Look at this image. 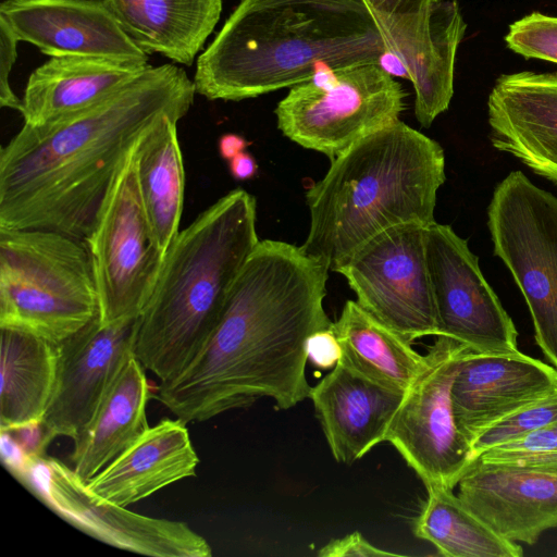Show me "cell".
<instances>
[{"label": "cell", "instance_id": "1", "mask_svg": "<svg viewBox=\"0 0 557 557\" xmlns=\"http://www.w3.org/2000/svg\"><path fill=\"white\" fill-rule=\"evenodd\" d=\"M329 271L301 247L260 240L216 326L193 360L161 382L158 400L188 423L262 397L284 410L309 398L307 343L333 323L323 306Z\"/></svg>", "mask_w": 557, "mask_h": 557}, {"label": "cell", "instance_id": "2", "mask_svg": "<svg viewBox=\"0 0 557 557\" xmlns=\"http://www.w3.org/2000/svg\"><path fill=\"white\" fill-rule=\"evenodd\" d=\"M196 88L171 63L147 65L103 100L22 128L0 150V227L84 240L121 165L163 116L182 120Z\"/></svg>", "mask_w": 557, "mask_h": 557}, {"label": "cell", "instance_id": "3", "mask_svg": "<svg viewBox=\"0 0 557 557\" xmlns=\"http://www.w3.org/2000/svg\"><path fill=\"white\" fill-rule=\"evenodd\" d=\"M388 54L358 0H242L202 52L196 92L239 101Z\"/></svg>", "mask_w": 557, "mask_h": 557}, {"label": "cell", "instance_id": "4", "mask_svg": "<svg viewBox=\"0 0 557 557\" xmlns=\"http://www.w3.org/2000/svg\"><path fill=\"white\" fill-rule=\"evenodd\" d=\"M445 154L434 139L400 120L331 161L306 194L309 233L302 250L331 271L376 234L403 223L430 225Z\"/></svg>", "mask_w": 557, "mask_h": 557}, {"label": "cell", "instance_id": "5", "mask_svg": "<svg viewBox=\"0 0 557 557\" xmlns=\"http://www.w3.org/2000/svg\"><path fill=\"white\" fill-rule=\"evenodd\" d=\"M257 203L234 189L180 231L137 318L135 355L166 381L196 356L216 326L232 287L257 247Z\"/></svg>", "mask_w": 557, "mask_h": 557}, {"label": "cell", "instance_id": "6", "mask_svg": "<svg viewBox=\"0 0 557 557\" xmlns=\"http://www.w3.org/2000/svg\"><path fill=\"white\" fill-rule=\"evenodd\" d=\"M99 315L83 240L49 230L0 227V327L59 345Z\"/></svg>", "mask_w": 557, "mask_h": 557}, {"label": "cell", "instance_id": "7", "mask_svg": "<svg viewBox=\"0 0 557 557\" xmlns=\"http://www.w3.org/2000/svg\"><path fill=\"white\" fill-rule=\"evenodd\" d=\"M405 97L403 86L381 63H362L290 87L274 113L285 137L332 161L397 122Z\"/></svg>", "mask_w": 557, "mask_h": 557}, {"label": "cell", "instance_id": "8", "mask_svg": "<svg viewBox=\"0 0 557 557\" xmlns=\"http://www.w3.org/2000/svg\"><path fill=\"white\" fill-rule=\"evenodd\" d=\"M487 227L525 299L536 344L557 369V197L512 171L493 191Z\"/></svg>", "mask_w": 557, "mask_h": 557}, {"label": "cell", "instance_id": "9", "mask_svg": "<svg viewBox=\"0 0 557 557\" xmlns=\"http://www.w3.org/2000/svg\"><path fill=\"white\" fill-rule=\"evenodd\" d=\"M136 146L116 173L92 228L83 240L91 259L99 320L103 324L138 318L164 260L153 244L143 209L136 176Z\"/></svg>", "mask_w": 557, "mask_h": 557}, {"label": "cell", "instance_id": "10", "mask_svg": "<svg viewBox=\"0 0 557 557\" xmlns=\"http://www.w3.org/2000/svg\"><path fill=\"white\" fill-rule=\"evenodd\" d=\"M11 472L55 515L113 547L152 557H210L209 543L186 523L127 510L94 494L73 468L46 455Z\"/></svg>", "mask_w": 557, "mask_h": 557}, {"label": "cell", "instance_id": "11", "mask_svg": "<svg viewBox=\"0 0 557 557\" xmlns=\"http://www.w3.org/2000/svg\"><path fill=\"white\" fill-rule=\"evenodd\" d=\"M469 349L449 337L436 336L386 436L425 490H454L473 462L471 447L456 426L450 396L456 372Z\"/></svg>", "mask_w": 557, "mask_h": 557}, {"label": "cell", "instance_id": "12", "mask_svg": "<svg viewBox=\"0 0 557 557\" xmlns=\"http://www.w3.org/2000/svg\"><path fill=\"white\" fill-rule=\"evenodd\" d=\"M425 231L426 225L414 222L392 226L333 270L346 278L366 311L411 343L438 334Z\"/></svg>", "mask_w": 557, "mask_h": 557}, {"label": "cell", "instance_id": "13", "mask_svg": "<svg viewBox=\"0 0 557 557\" xmlns=\"http://www.w3.org/2000/svg\"><path fill=\"white\" fill-rule=\"evenodd\" d=\"M358 1L413 86L418 122L431 126L454 95L455 60L467 27L457 1Z\"/></svg>", "mask_w": 557, "mask_h": 557}, {"label": "cell", "instance_id": "14", "mask_svg": "<svg viewBox=\"0 0 557 557\" xmlns=\"http://www.w3.org/2000/svg\"><path fill=\"white\" fill-rule=\"evenodd\" d=\"M425 256L438 335L476 352L518 350V332L483 276L478 257L450 225L426 226Z\"/></svg>", "mask_w": 557, "mask_h": 557}, {"label": "cell", "instance_id": "15", "mask_svg": "<svg viewBox=\"0 0 557 557\" xmlns=\"http://www.w3.org/2000/svg\"><path fill=\"white\" fill-rule=\"evenodd\" d=\"M137 318L109 324L99 318L58 346L53 391L40 422L42 446L74 440L92 418L128 357L135 354Z\"/></svg>", "mask_w": 557, "mask_h": 557}, {"label": "cell", "instance_id": "16", "mask_svg": "<svg viewBox=\"0 0 557 557\" xmlns=\"http://www.w3.org/2000/svg\"><path fill=\"white\" fill-rule=\"evenodd\" d=\"M457 486L466 505L511 542L533 545L557 528V466L478 458Z\"/></svg>", "mask_w": 557, "mask_h": 557}, {"label": "cell", "instance_id": "17", "mask_svg": "<svg viewBox=\"0 0 557 557\" xmlns=\"http://www.w3.org/2000/svg\"><path fill=\"white\" fill-rule=\"evenodd\" d=\"M3 18L20 41L50 57L84 55L147 65L148 54L103 0H4Z\"/></svg>", "mask_w": 557, "mask_h": 557}, {"label": "cell", "instance_id": "18", "mask_svg": "<svg viewBox=\"0 0 557 557\" xmlns=\"http://www.w3.org/2000/svg\"><path fill=\"white\" fill-rule=\"evenodd\" d=\"M557 388V369L519 350L469 349L451 386L456 426L470 447L488 426Z\"/></svg>", "mask_w": 557, "mask_h": 557}, {"label": "cell", "instance_id": "19", "mask_svg": "<svg viewBox=\"0 0 557 557\" xmlns=\"http://www.w3.org/2000/svg\"><path fill=\"white\" fill-rule=\"evenodd\" d=\"M490 140L557 186V73L500 75L487 99Z\"/></svg>", "mask_w": 557, "mask_h": 557}, {"label": "cell", "instance_id": "20", "mask_svg": "<svg viewBox=\"0 0 557 557\" xmlns=\"http://www.w3.org/2000/svg\"><path fill=\"white\" fill-rule=\"evenodd\" d=\"M404 395L338 361L309 394L333 458L350 465L386 442Z\"/></svg>", "mask_w": 557, "mask_h": 557}, {"label": "cell", "instance_id": "21", "mask_svg": "<svg viewBox=\"0 0 557 557\" xmlns=\"http://www.w3.org/2000/svg\"><path fill=\"white\" fill-rule=\"evenodd\" d=\"M198 463L186 423L178 418L163 419L86 484L101 498L127 507L195 476Z\"/></svg>", "mask_w": 557, "mask_h": 557}, {"label": "cell", "instance_id": "22", "mask_svg": "<svg viewBox=\"0 0 557 557\" xmlns=\"http://www.w3.org/2000/svg\"><path fill=\"white\" fill-rule=\"evenodd\" d=\"M147 65L97 57H51L29 75L22 98L24 124L40 126L82 111L117 91Z\"/></svg>", "mask_w": 557, "mask_h": 557}, {"label": "cell", "instance_id": "23", "mask_svg": "<svg viewBox=\"0 0 557 557\" xmlns=\"http://www.w3.org/2000/svg\"><path fill=\"white\" fill-rule=\"evenodd\" d=\"M150 387L135 354L124 362L90 421L77 434L71 455L73 470L88 483L148 428Z\"/></svg>", "mask_w": 557, "mask_h": 557}, {"label": "cell", "instance_id": "24", "mask_svg": "<svg viewBox=\"0 0 557 557\" xmlns=\"http://www.w3.org/2000/svg\"><path fill=\"white\" fill-rule=\"evenodd\" d=\"M145 52L191 65L218 24L222 0H103Z\"/></svg>", "mask_w": 557, "mask_h": 557}, {"label": "cell", "instance_id": "25", "mask_svg": "<svg viewBox=\"0 0 557 557\" xmlns=\"http://www.w3.org/2000/svg\"><path fill=\"white\" fill-rule=\"evenodd\" d=\"M178 120L163 116L135 149L138 189L153 244L164 256L180 233L185 171Z\"/></svg>", "mask_w": 557, "mask_h": 557}, {"label": "cell", "instance_id": "26", "mask_svg": "<svg viewBox=\"0 0 557 557\" xmlns=\"http://www.w3.org/2000/svg\"><path fill=\"white\" fill-rule=\"evenodd\" d=\"M0 331V429L40 423L55 382L58 346L26 331Z\"/></svg>", "mask_w": 557, "mask_h": 557}, {"label": "cell", "instance_id": "27", "mask_svg": "<svg viewBox=\"0 0 557 557\" xmlns=\"http://www.w3.org/2000/svg\"><path fill=\"white\" fill-rule=\"evenodd\" d=\"M332 329L339 342V361L362 375L406 392L425 364V356L356 300H347Z\"/></svg>", "mask_w": 557, "mask_h": 557}, {"label": "cell", "instance_id": "28", "mask_svg": "<svg viewBox=\"0 0 557 557\" xmlns=\"http://www.w3.org/2000/svg\"><path fill=\"white\" fill-rule=\"evenodd\" d=\"M413 533L444 557H521L522 546L500 536L446 487L426 490Z\"/></svg>", "mask_w": 557, "mask_h": 557}, {"label": "cell", "instance_id": "29", "mask_svg": "<svg viewBox=\"0 0 557 557\" xmlns=\"http://www.w3.org/2000/svg\"><path fill=\"white\" fill-rule=\"evenodd\" d=\"M557 422V388L485 429L471 444L472 461L490 448Z\"/></svg>", "mask_w": 557, "mask_h": 557}, {"label": "cell", "instance_id": "30", "mask_svg": "<svg viewBox=\"0 0 557 557\" xmlns=\"http://www.w3.org/2000/svg\"><path fill=\"white\" fill-rule=\"evenodd\" d=\"M507 47L527 59L557 63V17L533 12L509 25Z\"/></svg>", "mask_w": 557, "mask_h": 557}, {"label": "cell", "instance_id": "31", "mask_svg": "<svg viewBox=\"0 0 557 557\" xmlns=\"http://www.w3.org/2000/svg\"><path fill=\"white\" fill-rule=\"evenodd\" d=\"M480 459L534 466H557V430L552 425L496 445Z\"/></svg>", "mask_w": 557, "mask_h": 557}, {"label": "cell", "instance_id": "32", "mask_svg": "<svg viewBox=\"0 0 557 557\" xmlns=\"http://www.w3.org/2000/svg\"><path fill=\"white\" fill-rule=\"evenodd\" d=\"M18 38L0 17V104L21 112L22 99L11 88L9 76L17 58Z\"/></svg>", "mask_w": 557, "mask_h": 557}, {"label": "cell", "instance_id": "33", "mask_svg": "<svg viewBox=\"0 0 557 557\" xmlns=\"http://www.w3.org/2000/svg\"><path fill=\"white\" fill-rule=\"evenodd\" d=\"M320 557H381L401 556L371 544L360 532L355 531L343 537L333 539L318 552Z\"/></svg>", "mask_w": 557, "mask_h": 557}, {"label": "cell", "instance_id": "34", "mask_svg": "<svg viewBox=\"0 0 557 557\" xmlns=\"http://www.w3.org/2000/svg\"><path fill=\"white\" fill-rule=\"evenodd\" d=\"M307 354L308 360L320 369H333L337 364L342 348L332 326L318 331L309 337Z\"/></svg>", "mask_w": 557, "mask_h": 557}, {"label": "cell", "instance_id": "35", "mask_svg": "<svg viewBox=\"0 0 557 557\" xmlns=\"http://www.w3.org/2000/svg\"><path fill=\"white\" fill-rule=\"evenodd\" d=\"M230 173L237 181H246L256 176L258 164L247 151H243L228 161Z\"/></svg>", "mask_w": 557, "mask_h": 557}, {"label": "cell", "instance_id": "36", "mask_svg": "<svg viewBox=\"0 0 557 557\" xmlns=\"http://www.w3.org/2000/svg\"><path fill=\"white\" fill-rule=\"evenodd\" d=\"M249 143L240 135L234 133L223 134L218 141L220 156L230 161L238 153L245 151Z\"/></svg>", "mask_w": 557, "mask_h": 557}, {"label": "cell", "instance_id": "37", "mask_svg": "<svg viewBox=\"0 0 557 557\" xmlns=\"http://www.w3.org/2000/svg\"><path fill=\"white\" fill-rule=\"evenodd\" d=\"M553 426L557 430V422L555 424H553Z\"/></svg>", "mask_w": 557, "mask_h": 557}]
</instances>
